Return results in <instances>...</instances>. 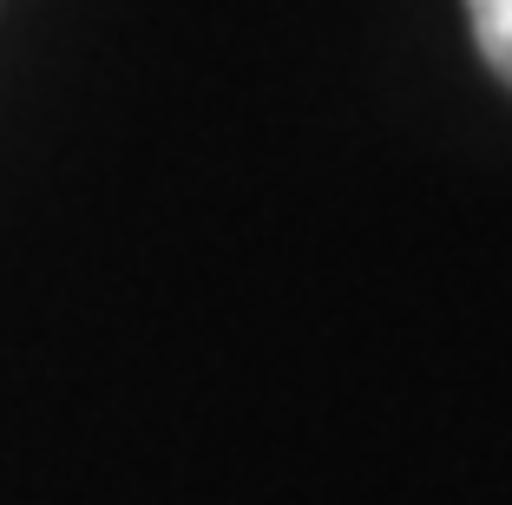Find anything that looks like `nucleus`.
I'll return each mask as SVG.
<instances>
[{"instance_id": "nucleus-1", "label": "nucleus", "mask_w": 512, "mask_h": 505, "mask_svg": "<svg viewBox=\"0 0 512 505\" xmlns=\"http://www.w3.org/2000/svg\"><path fill=\"white\" fill-rule=\"evenodd\" d=\"M473 14V40H480L486 66L512 86V0H467Z\"/></svg>"}]
</instances>
